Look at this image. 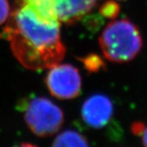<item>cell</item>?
<instances>
[{
    "mask_svg": "<svg viewBox=\"0 0 147 147\" xmlns=\"http://www.w3.org/2000/svg\"><path fill=\"white\" fill-rule=\"evenodd\" d=\"M142 44L139 29L128 19L110 22L99 38V45L104 57L114 63L132 61L141 52Z\"/></svg>",
    "mask_w": 147,
    "mask_h": 147,
    "instance_id": "obj_2",
    "label": "cell"
},
{
    "mask_svg": "<svg viewBox=\"0 0 147 147\" xmlns=\"http://www.w3.org/2000/svg\"><path fill=\"white\" fill-rule=\"evenodd\" d=\"M17 110L33 134L39 137H51L59 131L65 121L63 110L53 100L34 96L18 102Z\"/></svg>",
    "mask_w": 147,
    "mask_h": 147,
    "instance_id": "obj_3",
    "label": "cell"
},
{
    "mask_svg": "<svg viewBox=\"0 0 147 147\" xmlns=\"http://www.w3.org/2000/svg\"><path fill=\"white\" fill-rule=\"evenodd\" d=\"M59 21L39 16L26 0H14L0 38L9 42L12 54L25 68L41 71L65 57Z\"/></svg>",
    "mask_w": 147,
    "mask_h": 147,
    "instance_id": "obj_1",
    "label": "cell"
},
{
    "mask_svg": "<svg viewBox=\"0 0 147 147\" xmlns=\"http://www.w3.org/2000/svg\"><path fill=\"white\" fill-rule=\"evenodd\" d=\"M49 69L45 84L50 94L60 100H71L79 96L82 79L78 69L71 64L60 63Z\"/></svg>",
    "mask_w": 147,
    "mask_h": 147,
    "instance_id": "obj_5",
    "label": "cell"
},
{
    "mask_svg": "<svg viewBox=\"0 0 147 147\" xmlns=\"http://www.w3.org/2000/svg\"><path fill=\"white\" fill-rule=\"evenodd\" d=\"M81 61L86 69L90 72H98L101 69L105 68V63L102 59L96 54H89L85 57L81 58Z\"/></svg>",
    "mask_w": 147,
    "mask_h": 147,
    "instance_id": "obj_8",
    "label": "cell"
},
{
    "mask_svg": "<svg viewBox=\"0 0 147 147\" xmlns=\"http://www.w3.org/2000/svg\"><path fill=\"white\" fill-rule=\"evenodd\" d=\"M114 114V105L104 94H93L88 97L81 109V117L84 123L94 129L105 127Z\"/></svg>",
    "mask_w": 147,
    "mask_h": 147,
    "instance_id": "obj_6",
    "label": "cell"
},
{
    "mask_svg": "<svg viewBox=\"0 0 147 147\" xmlns=\"http://www.w3.org/2000/svg\"><path fill=\"white\" fill-rule=\"evenodd\" d=\"M120 12V5L117 3L115 0H109L102 3L100 7V14L101 16L115 20Z\"/></svg>",
    "mask_w": 147,
    "mask_h": 147,
    "instance_id": "obj_9",
    "label": "cell"
},
{
    "mask_svg": "<svg viewBox=\"0 0 147 147\" xmlns=\"http://www.w3.org/2000/svg\"><path fill=\"white\" fill-rule=\"evenodd\" d=\"M140 136L142 137V144H143L144 147H147V125L144 126V128H143Z\"/></svg>",
    "mask_w": 147,
    "mask_h": 147,
    "instance_id": "obj_11",
    "label": "cell"
},
{
    "mask_svg": "<svg viewBox=\"0 0 147 147\" xmlns=\"http://www.w3.org/2000/svg\"><path fill=\"white\" fill-rule=\"evenodd\" d=\"M11 6L8 0H0V26L5 24L11 14Z\"/></svg>",
    "mask_w": 147,
    "mask_h": 147,
    "instance_id": "obj_10",
    "label": "cell"
},
{
    "mask_svg": "<svg viewBox=\"0 0 147 147\" xmlns=\"http://www.w3.org/2000/svg\"><path fill=\"white\" fill-rule=\"evenodd\" d=\"M14 147H38V146L33 143H30V142H22Z\"/></svg>",
    "mask_w": 147,
    "mask_h": 147,
    "instance_id": "obj_12",
    "label": "cell"
},
{
    "mask_svg": "<svg viewBox=\"0 0 147 147\" xmlns=\"http://www.w3.org/2000/svg\"><path fill=\"white\" fill-rule=\"evenodd\" d=\"M116 1V0H115ZM117 1H123V0H117Z\"/></svg>",
    "mask_w": 147,
    "mask_h": 147,
    "instance_id": "obj_13",
    "label": "cell"
},
{
    "mask_svg": "<svg viewBox=\"0 0 147 147\" xmlns=\"http://www.w3.org/2000/svg\"><path fill=\"white\" fill-rule=\"evenodd\" d=\"M51 147H90L87 138L76 130L66 129L53 140Z\"/></svg>",
    "mask_w": 147,
    "mask_h": 147,
    "instance_id": "obj_7",
    "label": "cell"
},
{
    "mask_svg": "<svg viewBox=\"0 0 147 147\" xmlns=\"http://www.w3.org/2000/svg\"><path fill=\"white\" fill-rule=\"evenodd\" d=\"M43 18L73 25L88 15L100 0H26Z\"/></svg>",
    "mask_w": 147,
    "mask_h": 147,
    "instance_id": "obj_4",
    "label": "cell"
}]
</instances>
